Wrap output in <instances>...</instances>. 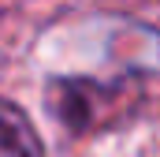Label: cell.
I'll list each match as a JSON object with an SVG mask.
<instances>
[{
    "label": "cell",
    "instance_id": "1",
    "mask_svg": "<svg viewBox=\"0 0 160 157\" xmlns=\"http://www.w3.org/2000/svg\"><path fill=\"white\" fill-rule=\"evenodd\" d=\"M134 101H138L134 82H93V78H56V82H48L52 112L75 131L112 123L127 109H134Z\"/></svg>",
    "mask_w": 160,
    "mask_h": 157
},
{
    "label": "cell",
    "instance_id": "2",
    "mask_svg": "<svg viewBox=\"0 0 160 157\" xmlns=\"http://www.w3.org/2000/svg\"><path fill=\"white\" fill-rule=\"evenodd\" d=\"M0 157H45L30 116L8 97H0Z\"/></svg>",
    "mask_w": 160,
    "mask_h": 157
}]
</instances>
